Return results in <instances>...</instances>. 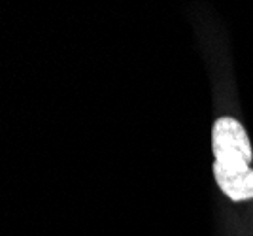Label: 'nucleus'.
I'll return each instance as SVG.
<instances>
[{
    "instance_id": "1",
    "label": "nucleus",
    "mask_w": 253,
    "mask_h": 236,
    "mask_svg": "<svg viewBox=\"0 0 253 236\" xmlns=\"http://www.w3.org/2000/svg\"><path fill=\"white\" fill-rule=\"evenodd\" d=\"M211 150L215 161H246L252 164L253 150L248 132L234 118H219L211 129Z\"/></svg>"
},
{
    "instance_id": "2",
    "label": "nucleus",
    "mask_w": 253,
    "mask_h": 236,
    "mask_svg": "<svg viewBox=\"0 0 253 236\" xmlns=\"http://www.w3.org/2000/svg\"><path fill=\"white\" fill-rule=\"evenodd\" d=\"M213 178L231 200H253V168L250 162L213 161Z\"/></svg>"
}]
</instances>
